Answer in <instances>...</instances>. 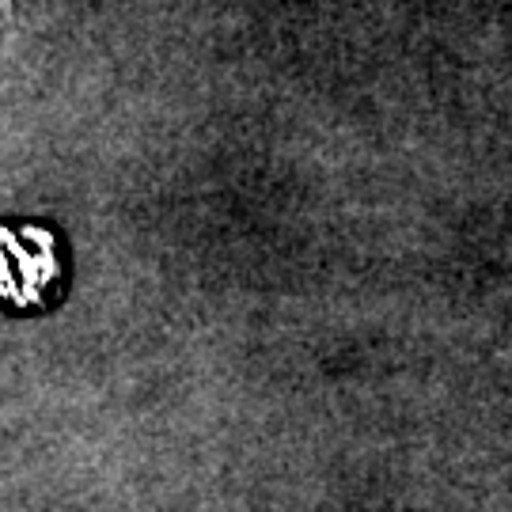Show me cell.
<instances>
[{"label": "cell", "instance_id": "6da1fadb", "mask_svg": "<svg viewBox=\"0 0 512 512\" xmlns=\"http://www.w3.org/2000/svg\"><path fill=\"white\" fill-rule=\"evenodd\" d=\"M61 277V255L46 228H0V300L35 308L54 293Z\"/></svg>", "mask_w": 512, "mask_h": 512}]
</instances>
